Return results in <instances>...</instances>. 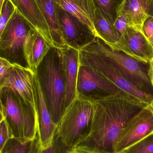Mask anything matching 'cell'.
I'll return each instance as SVG.
<instances>
[{
  "mask_svg": "<svg viewBox=\"0 0 153 153\" xmlns=\"http://www.w3.org/2000/svg\"><path fill=\"white\" fill-rule=\"evenodd\" d=\"M91 133L74 149L88 153H114L122 131L130 120L148 105L121 92L94 101Z\"/></svg>",
  "mask_w": 153,
  "mask_h": 153,
  "instance_id": "cell-1",
  "label": "cell"
},
{
  "mask_svg": "<svg viewBox=\"0 0 153 153\" xmlns=\"http://www.w3.org/2000/svg\"><path fill=\"white\" fill-rule=\"evenodd\" d=\"M36 73L53 121L57 126L64 113L66 90L62 49L51 47Z\"/></svg>",
  "mask_w": 153,
  "mask_h": 153,
  "instance_id": "cell-2",
  "label": "cell"
},
{
  "mask_svg": "<svg viewBox=\"0 0 153 153\" xmlns=\"http://www.w3.org/2000/svg\"><path fill=\"white\" fill-rule=\"evenodd\" d=\"M5 120L12 137L32 140L38 132L37 111L13 89L1 88Z\"/></svg>",
  "mask_w": 153,
  "mask_h": 153,
  "instance_id": "cell-3",
  "label": "cell"
},
{
  "mask_svg": "<svg viewBox=\"0 0 153 153\" xmlns=\"http://www.w3.org/2000/svg\"><path fill=\"white\" fill-rule=\"evenodd\" d=\"M94 113V102L78 96L66 108L56 132L67 147L74 149L89 135Z\"/></svg>",
  "mask_w": 153,
  "mask_h": 153,
  "instance_id": "cell-4",
  "label": "cell"
},
{
  "mask_svg": "<svg viewBox=\"0 0 153 153\" xmlns=\"http://www.w3.org/2000/svg\"><path fill=\"white\" fill-rule=\"evenodd\" d=\"M80 50L99 55L126 77L137 88L153 95V88L145 64L120 51L111 48L102 39L96 37Z\"/></svg>",
  "mask_w": 153,
  "mask_h": 153,
  "instance_id": "cell-5",
  "label": "cell"
},
{
  "mask_svg": "<svg viewBox=\"0 0 153 153\" xmlns=\"http://www.w3.org/2000/svg\"><path fill=\"white\" fill-rule=\"evenodd\" d=\"M80 62L89 66L115 85L121 91L146 105H149L153 95L137 88L126 77L99 55L79 50Z\"/></svg>",
  "mask_w": 153,
  "mask_h": 153,
  "instance_id": "cell-6",
  "label": "cell"
},
{
  "mask_svg": "<svg viewBox=\"0 0 153 153\" xmlns=\"http://www.w3.org/2000/svg\"><path fill=\"white\" fill-rule=\"evenodd\" d=\"M76 91V96L93 101L122 92L104 76L80 62Z\"/></svg>",
  "mask_w": 153,
  "mask_h": 153,
  "instance_id": "cell-7",
  "label": "cell"
},
{
  "mask_svg": "<svg viewBox=\"0 0 153 153\" xmlns=\"http://www.w3.org/2000/svg\"><path fill=\"white\" fill-rule=\"evenodd\" d=\"M153 134V110L143 108L128 122L118 139L114 153L123 152Z\"/></svg>",
  "mask_w": 153,
  "mask_h": 153,
  "instance_id": "cell-8",
  "label": "cell"
},
{
  "mask_svg": "<svg viewBox=\"0 0 153 153\" xmlns=\"http://www.w3.org/2000/svg\"><path fill=\"white\" fill-rule=\"evenodd\" d=\"M58 24L65 45L80 50L96 37L91 30L82 21L57 5Z\"/></svg>",
  "mask_w": 153,
  "mask_h": 153,
  "instance_id": "cell-9",
  "label": "cell"
},
{
  "mask_svg": "<svg viewBox=\"0 0 153 153\" xmlns=\"http://www.w3.org/2000/svg\"><path fill=\"white\" fill-rule=\"evenodd\" d=\"M32 28H34L31 24L15 9L1 36L0 51L14 54L22 49L26 38Z\"/></svg>",
  "mask_w": 153,
  "mask_h": 153,
  "instance_id": "cell-10",
  "label": "cell"
},
{
  "mask_svg": "<svg viewBox=\"0 0 153 153\" xmlns=\"http://www.w3.org/2000/svg\"><path fill=\"white\" fill-rule=\"evenodd\" d=\"M34 75L35 72L28 67L13 63L0 88L8 87L14 90L37 111Z\"/></svg>",
  "mask_w": 153,
  "mask_h": 153,
  "instance_id": "cell-11",
  "label": "cell"
},
{
  "mask_svg": "<svg viewBox=\"0 0 153 153\" xmlns=\"http://www.w3.org/2000/svg\"><path fill=\"white\" fill-rule=\"evenodd\" d=\"M118 51L145 64L153 58V48L143 32L129 26L120 38Z\"/></svg>",
  "mask_w": 153,
  "mask_h": 153,
  "instance_id": "cell-12",
  "label": "cell"
},
{
  "mask_svg": "<svg viewBox=\"0 0 153 153\" xmlns=\"http://www.w3.org/2000/svg\"><path fill=\"white\" fill-rule=\"evenodd\" d=\"M34 78L37 106L39 134L41 148H45L52 144L57 126L53 121L36 71Z\"/></svg>",
  "mask_w": 153,
  "mask_h": 153,
  "instance_id": "cell-13",
  "label": "cell"
},
{
  "mask_svg": "<svg viewBox=\"0 0 153 153\" xmlns=\"http://www.w3.org/2000/svg\"><path fill=\"white\" fill-rule=\"evenodd\" d=\"M51 47L35 29H31L22 47L27 67L35 72Z\"/></svg>",
  "mask_w": 153,
  "mask_h": 153,
  "instance_id": "cell-14",
  "label": "cell"
},
{
  "mask_svg": "<svg viewBox=\"0 0 153 153\" xmlns=\"http://www.w3.org/2000/svg\"><path fill=\"white\" fill-rule=\"evenodd\" d=\"M33 27L52 47H54L49 28L36 0H9Z\"/></svg>",
  "mask_w": 153,
  "mask_h": 153,
  "instance_id": "cell-15",
  "label": "cell"
},
{
  "mask_svg": "<svg viewBox=\"0 0 153 153\" xmlns=\"http://www.w3.org/2000/svg\"><path fill=\"white\" fill-rule=\"evenodd\" d=\"M65 66L66 90L64 110L76 98V84L80 65L79 50L71 47L62 49Z\"/></svg>",
  "mask_w": 153,
  "mask_h": 153,
  "instance_id": "cell-16",
  "label": "cell"
},
{
  "mask_svg": "<svg viewBox=\"0 0 153 153\" xmlns=\"http://www.w3.org/2000/svg\"><path fill=\"white\" fill-rule=\"evenodd\" d=\"M121 12L126 16L129 26L142 31L144 22L153 17V0H125Z\"/></svg>",
  "mask_w": 153,
  "mask_h": 153,
  "instance_id": "cell-17",
  "label": "cell"
},
{
  "mask_svg": "<svg viewBox=\"0 0 153 153\" xmlns=\"http://www.w3.org/2000/svg\"><path fill=\"white\" fill-rule=\"evenodd\" d=\"M57 5L86 25L96 37L93 22L95 8L92 0H56Z\"/></svg>",
  "mask_w": 153,
  "mask_h": 153,
  "instance_id": "cell-18",
  "label": "cell"
},
{
  "mask_svg": "<svg viewBox=\"0 0 153 153\" xmlns=\"http://www.w3.org/2000/svg\"><path fill=\"white\" fill-rule=\"evenodd\" d=\"M49 28L54 47L63 49L65 45L58 24L57 4L56 0H36Z\"/></svg>",
  "mask_w": 153,
  "mask_h": 153,
  "instance_id": "cell-19",
  "label": "cell"
},
{
  "mask_svg": "<svg viewBox=\"0 0 153 153\" xmlns=\"http://www.w3.org/2000/svg\"><path fill=\"white\" fill-rule=\"evenodd\" d=\"M93 25L96 37L102 39L111 48L118 51L120 38L114 25L98 11L95 10Z\"/></svg>",
  "mask_w": 153,
  "mask_h": 153,
  "instance_id": "cell-20",
  "label": "cell"
},
{
  "mask_svg": "<svg viewBox=\"0 0 153 153\" xmlns=\"http://www.w3.org/2000/svg\"><path fill=\"white\" fill-rule=\"evenodd\" d=\"M41 148L38 132L32 140L10 138L0 153H39Z\"/></svg>",
  "mask_w": 153,
  "mask_h": 153,
  "instance_id": "cell-21",
  "label": "cell"
},
{
  "mask_svg": "<svg viewBox=\"0 0 153 153\" xmlns=\"http://www.w3.org/2000/svg\"><path fill=\"white\" fill-rule=\"evenodd\" d=\"M125 0H92L95 10L114 25L122 10Z\"/></svg>",
  "mask_w": 153,
  "mask_h": 153,
  "instance_id": "cell-22",
  "label": "cell"
},
{
  "mask_svg": "<svg viewBox=\"0 0 153 153\" xmlns=\"http://www.w3.org/2000/svg\"><path fill=\"white\" fill-rule=\"evenodd\" d=\"M122 152L124 153H153V134Z\"/></svg>",
  "mask_w": 153,
  "mask_h": 153,
  "instance_id": "cell-23",
  "label": "cell"
},
{
  "mask_svg": "<svg viewBox=\"0 0 153 153\" xmlns=\"http://www.w3.org/2000/svg\"><path fill=\"white\" fill-rule=\"evenodd\" d=\"M72 148L67 147L56 131L52 144L45 148H41L39 153H68Z\"/></svg>",
  "mask_w": 153,
  "mask_h": 153,
  "instance_id": "cell-24",
  "label": "cell"
},
{
  "mask_svg": "<svg viewBox=\"0 0 153 153\" xmlns=\"http://www.w3.org/2000/svg\"><path fill=\"white\" fill-rule=\"evenodd\" d=\"M15 9L14 5L9 0H5L0 14V38Z\"/></svg>",
  "mask_w": 153,
  "mask_h": 153,
  "instance_id": "cell-25",
  "label": "cell"
},
{
  "mask_svg": "<svg viewBox=\"0 0 153 153\" xmlns=\"http://www.w3.org/2000/svg\"><path fill=\"white\" fill-rule=\"evenodd\" d=\"M113 25L120 38L122 36L126 29L129 27L126 16L122 12H120Z\"/></svg>",
  "mask_w": 153,
  "mask_h": 153,
  "instance_id": "cell-26",
  "label": "cell"
},
{
  "mask_svg": "<svg viewBox=\"0 0 153 153\" xmlns=\"http://www.w3.org/2000/svg\"><path fill=\"white\" fill-rule=\"evenodd\" d=\"M12 137L5 119L0 123V152L10 138Z\"/></svg>",
  "mask_w": 153,
  "mask_h": 153,
  "instance_id": "cell-27",
  "label": "cell"
},
{
  "mask_svg": "<svg viewBox=\"0 0 153 153\" xmlns=\"http://www.w3.org/2000/svg\"><path fill=\"white\" fill-rule=\"evenodd\" d=\"M142 31L153 48V17H149L144 22Z\"/></svg>",
  "mask_w": 153,
  "mask_h": 153,
  "instance_id": "cell-28",
  "label": "cell"
},
{
  "mask_svg": "<svg viewBox=\"0 0 153 153\" xmlns=\"http://www.w3.org/2000/svg\"><path fill=\"white\" fill-rule=\"evenodd\" d=\"M13 65V63H11L7 59L0 56V87Z\"/></svg>",
  "mask_w": 153,
  "mask_h": 153,
  "instance_id": "cell-29",
  "label": "cell"
},
{
  "mask_svg": "<svg viewBox=\"0 0 153 153\" xmlns=\"http://www.w3.org/2000/svg\"><path fill=\"white\" fill-rule=\"evenodd\" d=\"M148 74L153 88V58L149 63Z\"/></svg>",
  "mask_w": 153,
  "mask_h": 153,
  "instance_id": "cell-30",
  "label": "cell"
},
{
  "mask_svg": "<svg viewBox=\"0 0 153 153\" xmlns=\"http://www.w3.org/2000/svg\"><path fill=\"white\" fill-rule=\"evenodd\" d=\"M5 119L3 108L2 103L1 97V88H0V123Z\"/></svg>",
  "mask_w": 153,
  "mask_h": 153,
  "instance_id": "cell-31",
  "label": "cell"
},
{
  "mask_svg": "<svg viewBox=\"0 0 153 153\" xmlns=\"http://www.w3.org/2000/svg\"><path fill=\"white\" fill-rule=\"evenodd\" d=\"M68 153H88L76 149H73Z\"/></svg>",
  "mask_w": 153,
  "mask_h": 153,
  "instance_id": "cell-32",
  "label": "cell"
},
{
  "mask_svg": "<svg viewBox=\"0 0 153 153\" xmlns=\"http://www.w3.org/2000/svg\"><path fill=\"white\" fill-rule=\"evenodd\" d=\"M4 1H5V0H0V14H1L2 9Z\"/></svg>",
  "mask_w": 153,
  "mask_h": 153,
  "instance_id": "cell-33",
  "label": "cell"
},
{
  "mask_svg": "<svg viewBox=\"0 0 153 153\" xmlns=\"http://www.w3.org/2000/svg\"><path fill=\"white\" fill-rule=\"evenodd\" d=\"M149 106H150V108H151L153 110V98L152 100V102H151V103L149 104Z\"/></svg>",
  "mask_w": 153,
  "mask_h": 153,
  "instance_id": "cell-34",
  "label": "cell"
},
{
  "mask_svg": "<svg viewBox=\"0 0 153 153\" xmlns=\"http://www.w3.org/2000/svg\"><path fill=\"white\" fill-rule=\"evenodd\" d=\"M112 153H124L123 152H120Z\"/></svg>",
  "mask_w": 153,
  "mask_h": 153,
  "instance_id": "cell-35",
  "label": "cell"
}]
</instances>
